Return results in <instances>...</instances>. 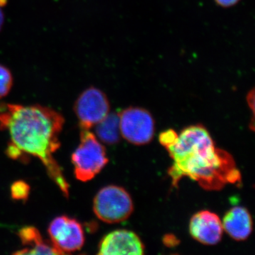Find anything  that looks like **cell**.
Wrapping results in <instances>:
<instances>
[{
	"label": "cell",
	"instance_id": "7",
	"mask_svg": "<svg viewBox=\"0 0 255 255\" xmlns=\"http://www.w3.org/2000/svg\"><path fill=\"white\" fill-rule=\"evenodd\" d=\"M48 231L52 245L60 255L80 251L85 243L81 224L68 216L55 218L50 223Z\"/></svg>",
	"mask_w": 255,
	"mask_h": 255
},
{
	"label": "cell",
	"instance_id": "16",
	"mask_svg": "<svg viewBox=\"0 0 255 255\" xmlns=\"http://www.w3.org/2000/svg\"><path fill=\"white\" fill-rule=\"evenodd\" d=\"M3 23H4V14H3L2 11L0 9V29L2 26Z\"/></svg>",
	"mask_w": 255,
	"mask_h": 255
},
{
	"label": "cell",
	"instance_id": "9",
	"mask_svg": "<svg viewBox=\"0 0 255 255\" xmlns=\"http://www.w3.org/2000/svg\"><path fill=\"white\" fill-rule=\"evenodd\" d=\"M223 225L219 216L209 211L197 213L191 218L189 231L191 236L204 245H216L221 241Z\"/></svg>",
	"mask_w": 255,
	"mask_h": 255
},
{
	"label": "cell",
	"instance_id": "3",
	"mask_svg": "<svg viewBox=\"0 0 255 255\" xmlns=\"http://www.w3.org/2000/svg\"><path fill=\"white\" fill-rule=\"evenodd\" d=\"M105 147L93 132L82 130L80 143L72 155L75 177L81 182L91 180L108 163Z\"/></svg>",
	"mask_w": 255,
	"mask_h": 255
},
{
	"label": "cell",
	"instance_id": "2",
	"mask_svg": "<svg viewBox=\"0 0 255 255\" xmlns=\"http://www.w3.org/2000/svg\"><path fill=\"white\" fill-rule=\"evenodd\" d=\"M165 148L174 161L169 174L175 187L184 177L196 181L208 190H218L228 183L241 179L233 157L215 146L209 131L202 126L184 129Z\"/></svg>",
	"mask_w": 255,
	"mask_h": 255
},
{
	"label": "cell",
	"instance_id": "15",
	"mask_svg": "<svg viewBox=\"0 0 255 255\" xmlns=\"http://www.w3.org/2000/svg\"><path fill=\"white\" fill-rule=\"evenodd\" d=\"M241 0H215L216 4L221 7L229 8L238 4Z\"/></svg>",
	"mask_w": 255,
	"mask_h": 255
},
{
	"label": "cell",
	"instance_id": "13",
	"mask_svg": "<svg viewBox=\"0 0 255 255\" xmlns=\"http://www.w3.org/2000/svg\"><path fill=\"white\" fill-rule=\"evenodd\" d=\"M12 85V74L9 69L0 64V99L9 94Z\"/></svg>",
	"mask_w": 255,
	"mask_h": 255
},
{
	"label": "cell",
	"instance_id": "10",
	"mask_svg": "<svg viewBox=\"0 0 255 255\" xmlns=\"http://www.w3.org/2000/svg\"><path fill=\"white\" fill-rule=\"evenodd\" d=\"M223 228L236 241H244L251 236L253 231V220L248 210L236 206L225 215Z\"/></svg>",
	"mask_w": 255,
	"mask_h": 255
},
{
	"label": "cell",
	"instance_id": "4",
	"mask_svg": "<svg viewBox=\"0 0 255 255\" xmlns=\"http://www.w3.org/2000/svg\"><path fill=\"white\" fill-rule=\"evenodd\" d=\"M94 212L104 222L121 223L133 211L131 197L123 188L108 186L101 189L93 203Z\"/></svg>",
	"mask_w": 255,
	"mask_h": 255
},
{
	"label": "cell",
	"instance_id": "12",
	"mask_svg": "<svg viewBox=\"0 0 255 255\" xmlns=\"http://www.w3.org/2000/svg\"><path fill=\"white\" fill-rule=\"evenodd\" d=\"M97 126L96 132L101 141L110 145L119 141L121 132L119 114H109L107 117Z\"/></svg>",
	"mask_w": 255,
	"mask_h": 255
},
{
	"label": "cell",
	"instance_id": "5",
	"mask_svg": "<svg viewBox=\"0 0 255 255\" xmlns=\"http://www.w3.org/2000/svg\"><path fill=\"white\" fill-rule=\"evenodd\" d=\"M119 116L121 135L128 141L144 145L152 140L155 123L150 112L138 107H130Z\"/></svg>",
	"mask_w": 255,
	"mask_h": 255
},
{
	"label": "cell",
	"instance_id": "8",
	"mask_svg": "<svg viewBox=\"0 0 255 255\" xmlns=\"http://www.w3.org/2000/svg\"><path fill=\"white\" fill-rule=\"evenodd\" d=\"M143 244L135 233L118 230L107 235L99 246L98 255H137L144 253Z\"/></svg>",
	"mask_w": 255,
	"mask_h": 255
},
{
	"label": "cell",
	"instance_id": "6",
	"mask_svg": "<svg viewBox=\"0 0 255 255\" xmlns=\"http://www.w3.org/2000/svg\"><path fill=\"white\" fill-rule=\"evenodd\" d=\"M74 110L82 130H89L110 114V102L103 92L96 87H90L79 96Z\"/></svg>",
	"mask_w": 255,
	"mask_h": 255
},
{
	"label": "cell",
	"instance_id": "11",
	"mask_svg": "<svg viewBox=\"0 0 255 255\" xmlns=\"http://www.w3.org/2000/svg\"><path fill=\"white\" fill-rule=\"evenodd\" d=\"M18 236L26 248L16 252V255H60L53 245L43 241L41 233L33 226L21 228Z\"/></svg>",
	"mask_w": 255,
	"mask_h": 255
},
{
	"label": "cell",
	"instance_id": "1",
	"mask_svg": "<svg viewBox=\"0 0 255 255\" xmlns=\"http://www.w3.org/2000/svg\"><path fill=\"white\" fill-rule=\"evenodd\" d=\"M64 123L63 116L48 107L0 104V130L7 132L10 139L7 155L16 159L23 155L39 159L50 179L68 198V183L53 156L60 146Z\"/></svg>",
	"mask_w": 255,
	"mask_h": 255
},
{
	"label": "cell",
	"instance_id": "14",
	"mask_svg": "<svg viewBox=\"0 0 255 255\" xmlns=\"http://www.w3.org/2000/svg\"><path fill=\"white\" fill-rule=\"evenodd\" d=\"M30 187L27 183L18 181L11 185V197L16 200H24L28 197Z\"/></svg>",
	"mask_w": 255,
	"mask_h": 255
}]
</instances>
